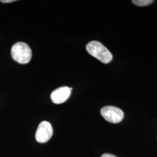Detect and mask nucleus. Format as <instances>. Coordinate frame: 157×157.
I'll return each mask as SVG.
<instances>
[{"label": "nucleus", "mask_w": 157, "mask_h": 157, "mask_svg": "<svg viewBox=\"0 0 157 157\" xmlns=\"http://www.w3.org/2000/svg\"><path fill=\"white\" fill-rule=\"evenodd\" d=\"M86 50L92 56L104 63L112 61V55L107 48L97 41H91L86 45Z\"/></svg>", "instance_id": "obj_1"}, {"label": "nucleus", "mask_w": 157, "mask_h": 157, "mask_svg": "<svg viewBox=\"0 0 157 157\" xmlns=\"http://www.w3.org/2000/svg\"><path fill=\"white\" fill-rule=\"evenodd\" d=\"M11 56L12 58L17 62L26 64L31 60L32 50L27 44L17 42L12 47Z\"/></svg>", "instance_id": "obj_2"}, {"label": "nucleus", "mask_w": 157, "mask_h": 157, "mask_svg": "<svg viewBox=\"0 0 157 157\" xmlns=\"http://www.w3.org/2000/svg\"><path fill=\"white\" fill-rule=\"evenodd\" d=\"M100 112L102 117L112 124H118L124 117V112L118 107L105 106L101 108Z\"/></svg>", "instance_id": "obj_3"}, {"label": "nucleus", "mask_w": 157, "mask_h": 157, "mask_svg": "<svg viewBox=\"0 0 157 157\" xmlns=\"http://www.w3.org/2000/svg\"><path fill=\"white\" fill-rule=\"evenodd\" d=\"M53 135V130L50 123L43 121L39 124L36 133V139L37 142L44 143L51 138Z\"/></svg>", "instance_id": "obj_4"}, {"label": "nucleus", "mask_w": 157, "mask_h": 157, "mask_svg": "<svg viewBox=\"0 0 157 157\" xmlns=\"http://www.w3.org/2000/svg\"><path fill=\"white\" fill-rule=\"evenodd\" d=\"M71 90L67 86L61 87L54 90L51 94V99L56 104H60L67 100L71 95Z\"/></svg>", "instance_id": "obj_5"}, {"label": "nucleus", "mask_w": 157, "mask_h": 157, "mask_svg": "<svg viewBox=\"0 0 157 157\" xmlns=\"http://www.w3.org/2000/svg\"><path fill=\"white\" fill-rule=\"evenodd\" d=\"M134 4L140 6H147L152 4L154 1L152 0H133L132 1Z\"/></svg>", "instance_id": "obj_6"}, {"label": "nucleus", "mask_w": 157, "mask_h": 157, "mask_svg": "<svg viewBox=\"0 0 157 157\" xmlns=\"http://www.w3.org/2000/svg\"><path fill=\"white\" fill-rule=\"evenodd\" d=\"M101 157H117L114 155H112L111 154H104L102 155Z\"/></svg>", "instance_id": "obj_7"}, {"label": "nucleus", "mask_w": 157, "mask_h": 157, "mask_svg": "<svg viewBox=\"0 0 157 157\" xmlns=\"http://www.w3.org/2000/svg\"><path fill=\"white\" fill-rule=\"evenodd\" d=\"M2 3H10V2H12L15 1V0H1L0 1Z\"/></svg>", "instance_id": "obj_8"}]
</instances>
